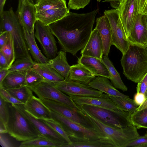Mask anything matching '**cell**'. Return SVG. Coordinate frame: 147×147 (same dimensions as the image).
Here are the masks:
<instances>
[{
  "label": "cell",
  "mask_w": 147,
  "mask_h": 147,
  "mask_svg": "<svg viewBox=\"0 0 147 147\" xmlns=\"http://www.w3.org/2000/svg\"><path fill=\"white\" fill-rule=\"evenodd\" d=\"M42 120L61 135L66 140L69 144H70L71 142L66 132L61 126L57 122L52 119H49Z\"/></svg>",
  "instance_id": "obj_39"
},
{
  "label": "cell",
  "mask_w": 147,
  "mask_h": 147,
  "mask_svg": "<svg viewBox=\"0 0 147 147\" xmlns=\"http://www.w3.org/2000/svg\"><path fill=\"white\" fill-rule=\"evenodd\" d=\"M0 97L6 102L13 104H24L13 97L7 91L0 87Z\"/></svg>",
  "instance_id": "obj_41"
},
{
  "label": "cell",
  "mask_w": 147,
  "mask_h": 147,
  "mask_svg": "<svg viewBox=\"0 0 147 147\" xmlns=\"http://www.w3.org/2000/svg\"><path fill=\"white\" fill-rule=\"evenodd\" d=\"M54 86L67 95L73 96H100L103 92L93 88L88 85L66 79L54 83Z\"/></svg>",
  "instance_id": "obj_14"
},
{
  "label": "cell",
  "mask_w": 147,
  "mask_h": 147,
  "mask_svg": "<svg viewBox=\"0 0 147 147\" xmlns=\"http://www.w3.org/2000/svg\"><path fill=\"white\" fill-rule=\"evenodd\" d=\"M145 96H146V98L147 97V90H146V91L145 94Z\"/></svg>",
  "instance_id": "obj_58"
},
{
  "label": "cell",
  "mask_w": 147,
  "mask_h": 147,
  "mask_svg": "<svg viewBox=\"0 0 147 147\" xmlns=\"http://www.w3.org/2000/svg\"><path fill=\"white\" fill-rule=\"evenodd\" d=\"M6 0H0V16L4 11L3 8Z\"/></svg>",
  "instance_id": "obj_54"
},
{
  "label": "cell",
  "mask_w": 147,
  "mask_h": 147,
  "mask_svg": "<svg viewBox=\"0 0 147 147\" xmlns=\"http://www.w3.org/2000/svg\"><path fill=\"white\" fill-rule=\"evenodd\" d=\"M5 134H0V143L3 147H15L9 138L4 135Z\"/></svg>",
  "instance_id": "obj_45"
},
{
  "label": "cell",
  "mask_w": 147,
  "mask_h": 147,
  "mask_svg": "<svg viewBox=\"0 0 147 147\" xmlns=\"http://www.w3.org/2000/svg\"><path fill=\"white\" fill-rule=\"evenodd\" d=\"M129 118L131 124L137 129H147V108L131 113Z\"/></svg>",
  "instance_id": "obj_34"
},
{
  "label": "cell",
  "mask_w": 147,
  "mask_h": 147,
  "mask_svg": "<svg viewBox=\"0 0 147 147\" xmlns=\"http://www.w3.org/2000/svg\"><path fill=\"white\" fill-rule=\"evenodd\" d=\"M121 62L127 78L138 83L147 73V45L130 43Z\"/></svg>",
  "instance_id": "obj_2"
},
{
  "label": "cell",
  "mask_w": 147,
  "mask_h": 147,
  "mask_svg": "<svg viewBox=\"0 0 147 147\" xmlns=\"http://www.w3.org/2000/svg\"><path fill=\"white\" fill-rule=\"evenodd\" d=\"M25 39L29 52L35 62L41 63H47L49 60L41 53L35 41L34 30L30 34L23 28Z\"/></svg>",
  "instance_id": "obj_26"
},
{
  "label": "cell",
  "mask_w": 147,
  "mask_h": 147,
  "mask_svg": "<svg viewBox=\"0 0 147 147\" xmlns=\"http://www.w3.org/2000/svg\"><path fill=\"white\" fill-rule=\"evenodd\" d=\"M95 77L96 76L85 66L78 63L71 66L68 78L66 79L88 85Z\"/></svg>",
  "instance_id": "obj_23"
},
{
  "label": "cell",
  "mask_w": 147,
  "mask_h": 147,
  "mask_svg": "<svg viewBox=\"0 0 147 147\" xmlns=\"http://www.w3.org/2000/svg\"><path fill=\"white\" fill-rule=\"evenodd\" d=\"M97 0L98 2H99L101 1V0Z\"/></svg>",
  "instance_id": "obj_59"
},
{
  "label": "cell",
  "mask_w": 147,
  "mask_h": 147,
  "mask_svg": "<svg viewBox=\"0 0 147 147\" xmlns=\"http://www.w3.org/2000/svg\"><path fill=\"white\" fill-rule=\"evenodd\" d=\"M34 5L36 12L67 7L65 0H37Z\"/></svg>",
  "instance_id": "obj_32"
},
{
  "label": "cell",
  "mask_w": 147,
  "mask_h": 147,
  "mask_svg": "<svg viewBox=\"0 0 147 147\" xmlns=\"http://www.w3.org/2000/svg\"><path fill=\"white\" fill-rule=\"evenodd\" d=\"M45 80V79L32 68L26 71V86L30 87L36 85Z\"/></svg>",
  "instance_id": "obj_38"
},
{
  "label": "cell",
  "mask_w": 147,
  "mask_h": 147,
  "mask_svg": "<svg viewBox=\"0 0 147 147\" xmlns=\"http://www.w3.org/2000/svg\"><path fill=\"white\" fill-rule=\"evenodd\" d=\"M47 63L64 77L65 79H67L71 66L67 62L66 52L60 50L55 57L49 60Z\"/></svg>",
  "instance_id": "obj_27"
},
{
  "label": "cell",
  "mask_w": 147,
  "mask_h": 147,
  "mask_svg": "<svg viewBox=\"0 0 147 147\" xmlns=\"http://www.w3.org/2000/svg\"><path fill=\"white\" fill-rule=\"evenodd\" d=\"M147 147V133L143 136H139L128 143L125 147Z\"/></svg>",
  "instance_id": "obj_42"
},
{
  "label": "cell",
  "mask_w": 147,
  "mask_h": 147,
  "mask_svg": "<svg viewBox=\"0 0 147 147\" xmlns=\"http://www.w3.org/2000/svg\"><path fill=\"white\" fill-rule=\"evenodd\" d=\"M26 71H15L9 72L0 84V87L6 90L26 86Z\"/></svg>",
  "instance_id": "obj_25"
},
{
  "label": "cell",
  "mask_w": 147,
  "mask_h": 147,
  "mask_svg": "<svg viewBox=\"0 0 147 147\" xmlns=\"http://www.w3.org/2000/svg\"><path fill=\"white\" fill-rule=\"evenodd\" d=\"M147 0H139V13L141 14Z\"/></svg>",
  "instance_id": "obj_51"
},
{
  "label": "cell",
  "mask_w": 147,
  "mask_h": 147,
  "mask_svg": "<svg viewBox=\"0 0 147 147\" xmlns=\"http://www.w3.org/2000/svg\"><path fill=\"white\" fill-rule=\"evenodd\" d=\"M0 17V32L6 31L10 34L13 41L16 59L30 55L23 27L12 8L4 11Z\"/></svg>",
  "instance_id": "obj_4"
},
{
  "label": "cell",
  "mask_w": 147,
  "mask_h": 147,
  "mask_svg": "<svg viewBox=\"0 0 147 147\" xmlns=\"http://www.w3.org/2000/svg\"><path fill=\"white\" fill-rule=\"evenodd\" d=\"M32 68L45 80L53 83L61 81L65 79L64 77L47 63H41L36 62Z\"/></svg>",
  "instance_id": "obj_28"
},
{
  "label": "cell",
  "mask_w": 147,
  "mask_h": 147,
  "mask_svg": "<svg viewBox=\"0 0 147 147\" xmlns=\"http://www.w3.org/2000/svg\"><path fill=\"white\" fill-rule=\"evenodd\" d=\"M94 89L104 92L113 96L129 98L128 96L121 93L114 87L109 79L107 77L98 76L94 77L88 85Z\"/></svg>",
  "instance_id": "obj_22"
},
{
  "label": "cell",
  "mask_w": 147,
  "mask_h": 147,
  "mask_svg": "<svg viewBox=\"0 0 147 147\" xmlns=\"http://www.w3.org/2000/svg\"><path fill=\"white\" fill-rule=\"evenodd\" d=\"M9 118V111L7 102L0 97V121L6 126Z\"/></svg>",
  "instance_id": "obj_40"
},
{
  "label": "cell",
  "mask_w": 147,
  "mask_h": 147,
  "mask_svg": "<svg viewBox=\"0 0 147 147\" xmlns=\"http://www.w3.org/2000/svg\"><path fill=\"white\" fill-rule=\"evenodd\" d=\"M81 109L105 124L114 127L124 128L132 124L131 113L119 109L112 111L95 106L83 105Z\"/></svg>",
  "instance_id": "obj_7"
},
{
  "label": "cell",
  "mask_w": 147,
  "mask_h": 147,
  "mask_svg": "<svg viewBox=\"0 0 147 147\" xmlns=\"http://www.w3.org/2000/svg\"><path fill=\"white\" fill-rule=\"evenodd\" d=\"M78 63L85 66L96 76H100L110 78V75L108 69L99 59L82 55L78 59Z\"/></svg>",
  "instance_id": "obj_21"
},
{
  "label": "cell",
  "mask_w": 147,
  "mask_h": 147,
  "mask_svg": "<svg viewBox=\"0 0 147 147\" xmlns=\"http://www.w3.org/2000/svg\"><path fill=\"white\" fill-rule=\"evenodd\" d=\"M127 38L130 43L147 45V26L144 15L139 14Z\"/></svg>",
  "instance_id": "obj_18"
},
{
  "label": "cell",
  "mask_w": 147,
  "mask_h": 147,
  "mask_svg": "<svg viewBox=\"0 0 147 147\" xmlns=\"http://www.w3.org/2000/svg\"><path fill=\"white\" fill-rule=\"evenodd\" d=\"M121 0H103V2H108L111 6L115 9H117L119 5Z\"/></svg>",
  "instance_id": "obj_49"
},
{
  "label": "cell",
  "mask_w": 147,
  "mask_h": 147,
  "mask_svg": "<svg viewBox=\"0 0 147 147\" xmlns=\"http://www.w3.org/2000/svg\"><path fill=\"white\" fill-rule=\"evenodd\" d=\"M40 100L50 110L85 127L93 129L90 122L83 115L81 110L78 111L64 104L54 100L46 99Z\"/></svg>",
  "instance_id": "obj_12"
},
{
  "label": "cell",
  "mask_w": 147,
  "mask_h": 147,
  "mask_svg": "<svg viewBox=\"0 0 147 147\" xmlns=\"http://www.w3.org/2000/svg\"><path fill=\"white\" fill-rule=\"evenodd\" d=\"M115 147L109 138L105 137L98 139L86 141L71 142L64 147Z\"/></svg>",
  "instance_id": "obj_30"
},
{
  "label": "cell",
  "mask_w": 147,
  "mask_h": 147,
  "mask_svg": "<svg viewBox=\"0 0 147 147\" xmlns=\"http://www.w3.org/2000/svg\"><path fill=\"white\" fill-rule=\"evenodd\" d=\"M69 12L67 7L42 11L36 12V19L49 26L62 18Z\"/></svg>",
  "instance_id": "obj_24"
},
{
  "label": "cell",
  "mask_w": 147,
  "mask_h": 147,
  "mask_svg": "<svg viewBox=\"0 0 147 147\" xmlns=\"http://www.w3.org/2000/svg\"><path fill=\"white\" fill-rule=\"evenodd\" d=\"M80 54L82 56L102 60L103 55V42L99 32L95 28L93 30L87 43L81 50Z\"/></svg>",
  "instance_id": "obj_17"
},
{
  "label": "cell",
  "mask_w": 147,
  "mask_h": 147,
  "mask_svg": "<svg viewBox=\"0 0 147 147\" xmlns=\"http://www.w3.org/2000/svg\"><path fill=\"white\" fill-rule=\"evenodd\" d=\"M20 1H24V0H20Z\"/></svg>",
  "instance_id": "obj_60"
},
{
  "label": "cell",
  "mask_w": 147,
  "mask_h": 147,
  "mask_svg": "<svg viewBox=\"0 0 147 147\" xmlns=\"http://www.w3.org/2000/svg\"><path fill=\"white\" fill-rule=\"evenodd\" d=\"M9 33L6 31L0 32V49L7 42Z\"/></svg>",
  "instance_id": "obj_47"
},
{
  "label": "cell",
  "mask_w": 147,
  "mask_h": 147,
  "mask_svg": "<svg viewBox=\"0 0 147 147\" xmlns=\"http://www.w3.org/2000/svg\"><path fill=\"white\" fill-rule=\"evenodd\" d=\"M90 0H69L68 8L73 10L83 9L90 3Z\"/></svg>",
  "instance_id": "obj_43"
},
{
  "label": "cell",
  "mask_w": 147,
  "mask_h": 147,
  "mask_svg": "<svg viewBox=\"0 0 147 147\" xmlns=\"http://www.w3.org/2000/svg\"><path fill=\"white\" fill-rule=\"evenodd\" d=\"M7 133L6 126L1 121H0V134Z\"/></svg>",
  "instance_id": "obj_52"
},
{
  "label": "cell",
  "mask_w": 147,
  "mask_h": 147,
  "mask_svg": "<svg viewBox=\"0 0 147 147\" xmlns=\"http://www.w3.org/2000/svg\"><path fill=\"white\" fill-rule=\"evenodd\" d=\"M16 15L22 27L31 34L34 30L36 19L35 5L28 0H19Z\"/></svg>",
  "instance_id": "obj_15"
},
{
  "label": "cell",
  "mask_w": 147,
  "mask_h": 147,
  "mask_svg": "<svg viewBox=\"0 0 147 147\" xmlns=\"http://www.w3.org/2000/svg\"><path fill=\"white\" fill-rule=\"evenodd\" d=\"M95 28L99 32L103 42V55H108L112 45V34L109 20L105 15L98 18L96 20Z\"/></svg>",
  "instance_id": "obj_20"
},
{
  "label": "cell",
  "mask_w": 147,
  "mask_h": 147,
  "mask_svg": "<svg viewBox=\"0 0 147 147\" xmlns=\"http://www.w3.org/2000/svg\"><path fill=\"white\" fill-rule=\"evenodd\" d=\"M82 113L92 128L103 136L110 139L115 147H125L140 136L137 128L131 124L124 128H116L107 125L81 109Z\"/></svg>",
  "instance_id": "obj_3"
},
{
  "label": "cell",
  "mask_w": 147,
  "mask_h": 147,
  "mask_svg": "<svg viewBox=\"0 0 147 147\" xmlns=\"http://www.w3.org/2000/svg\"><path fill=\"white\" fill-rule=\"evenodd\" d=\"M101 61L105 65L110 73L109 79L114 87L123 91H127V87L123 83L119 74L115 68L108 55H104Z\"/></svg>",
  "instance_id": "obj_29"
},
{
  "label": "cell",
  "mask_w": 147,
  "mask_h": 147,
  "mask_svg": "<svg viewBox=\"0 0 147 147\" xmlns=\"http://www.w3.org/2000/svg\"><path fill=\"white\" fill-rule=\"evenodd\" d=\"M146 99L145 94L142 93L136 92L134 97V100L138 106L144 102Z\"/></svg>",
  "instance_id": "obj_46"
},
{
  "label": "cell",
  "mask_w": 147,
  "mask_h": 147,
  "mask_svg": "<svg viewBox=\"0 0 147 147\" xmlns=\"http://www.w3.org/2000/svg\"><path fill=\"white\" fill-rule=\"evenodd\" d=\"M18 109L29 120L36 130L39 136L44 137L64 147L69 143L60 134L45 123L42 119L32 116L24 109V104H14Z\"/></svg>",
  "instance_id": "obj_10"
},
{
  "label": "cell",
  "mask_w": 147,
  "mask_h": 147,
  "mask_svg": "<svg viewBox=\"0 0 147 147\" xmlns=\"http://www.w3.org/2000/svg\"><path fill=\"white\" fill-rule=\"evenodd\" d=\"M104 15L107 18L110 25L112 34V45H114L124 54L130 44L127 39L117 9L105 10Z\"/></svg>",
  "instance_id": "obj_9"
},
{
  "label": "cell",
  "mask_w": 147,
  "mask_h": 147,
  "mask_svg": "<svg viewBox=\"0 0 147 147\" xmlns=\"http://www.w3.org/2000/svg\"><path fill=\"white\" fill-rule=\"evenodd\" d=\"M146 23V25L147 26V14L146 15H144Z\"/></svg>",
  "instance_id": "obj_57"
},
{
  "label": "cell",
  "mask_w": 147,
  "mask_h": 147,
  "mask_svg": "<svg viewBox=\"0 0 147 147\" xmlns=\"http://www.w3.org/2000/svg\"><path fill=\"white\" fill-rule=\"evenodd\" d=\"M6 90L13 97L24 104L33 96V92L26 86Z\"/></svg>",
  "instance_id": "obj_35"
},
{
  "label": "cell",
  "mask_w": 147,
  "mask_h": 147,
  "mask_svg": "<svg viewBox=\"0 0 147 147\" xmlns=\"http://www.w3.org/2000/svg\"><path fill=\"white\" fill-rule=\"evenodd\" d=\"M147 108V97L144 102L138 107L137 111H140Z\"/></svg>",
  "instance_id": "obj_53"
},
{
  "label": "cell",
  "mask_w": 147,
  "mask_h": 147,
  "mask_svg": "<svg viewBox=\"0 0 147 147\" xmlns=\"http://www.w3.org/2000/svg\"><path fill=\"white\" fill-rule=\"evenodd\" d=\"M31 3L35 5L37 0H28Z\"/></svg>",
  "instance_id": "obj_56"
},
{
  "label": "cell",
  "mask_w": 147,
  "mask_h": 147,
  "mask_svg": "<svg viewBox=\"0 0 147 147\" xmlns=\"http://www.w3.org/2000/svg\"><path fill=\"white\" fill-rule=\"evenodd\" d=\"M138 5L139 0H121L117 9L127 38L138 19Z\"/></svg>",
  "instance_id": "obj_13"
},
{
  "label": "cell",
  "mask_w": 147,
  "mask_h": 147,
  "mask_svg": "<svg viewBox=\"0 0 147 147\" xmlns=\"http://www.w3.org/2000/svg\"><path fill=\"white\" fill-rule=\"evenodd\" d=\"M98 11L97 8L85 13L69 11L62 18L49 26L62 50L75 55L85 47Z\"/></svg>",
  "instance_id": "obj_1"
},
{
  "label": "cell",
  "mask_w": 147,
  "mask_h": 147,
  "mask_svg": "<svg viewBox=\"0 0 147 147\" xmlns=\"http://www.w3.org/2000/svg\"><path fill=\"white\" fill-rule=\"evenodd\" d=\"M33 60L31 55L24 58L16 59L10 68L9 72L22 70H27L32 68L35 63Z\"/></svg>",
  "instance_id": "obj_37"
},
{
  "label": "cell",
  "mask_w": 147,
  "mask_h": 147,
  "mask_svg": "<svg viewBox=\"0 0 147 147\" xmlns=\"http://www.w3.org/2000/svg\"><path fill=\"white\" fill-rule=\"evenodd\" d=\"M20 147H61V145L44 137L38 136L33 139L22 142Z\"/></svg>",
  "instance_id": "obj_33"
},
{
  "label": "cell",
  "mask_w": 147,
  "mask_h": 147,
  "mask_svg": "<svg viewBox=\"0 0 147 147\" xmlns=\"http://www.w3.org/2000/svg\"><path fill=\"white\" fill-rule=\"evenodd\" d=\"M50 113L52 119L61 126L71 142L94 140L106 137L94 129L85 127L52 111L50 110Z\"/></svg>",
  "instance_id": "obj_6"
},
{
  "label": "cell",
  "mask_w": 147,
  "mask_h": 147,
  "mask_svg": "<svg viewBox=\"0 0 147 147\" xmlns=\"http://www.w3.org/2000/svg\"><path fill=\"white\" fill-rule=\"evenodd\" d=\"M71 97L74 103L80 107L83 105H88L98 107L112 111L119 109L116 104L107 94H103L99 97L82 96Z\"/></svg>",
  "instance_id": "obj_16"
},
{
  "label": "cell",
  "mask_w": 147,
  "mask_h": 147,
  "mask_svg": "<svg viewBox=\"0 0 147 147\" xmlns=\"http://www.w3.org/2000/svg\"><path fill=\"white\" fill-rule=\"evenodd\" d=\"M34 29L35 36L40 43L45 56L49 60L55 57L58 52L57 42L49 26L37 20Z\"/></svg>",
  "instance_id": "obj_11"
},
{
  "label": "cell",
  "mask_w": 147,
  "mask_h": 147,
  "mask_svg": "<svg viewBox=\"0 0 147 147\" xmlns=\"http://www.w3.org/2000/svg\"><path fill=\"white\" fill-rule=\"evenodd\" d=\"M147 90V73L138 83L136 87L137 92L142 93L145 94Z\"/></svg>",
  "instance_id": "obj_44"
},
{
  "label": "cell",
  "mask_w": 147,
  "mask_h": 147,
  "mask_svg": "<svg viewBox=\"0 0 147 147\" xmlns=\"http://www.w3.org/2000/svg\"><path fill=\"white\" fill-rule=\"evenodd\" d=\"M108 96L120 110L132 113L136 111L138 107L134 99L129 98Z\"/></svg>",
  "instance_id": "obj_31"
},
{
  "label": "cell",
  "mask_w": 147,
  "mask_h": 147,
  "mask_svg": "<svg viewBox=\"0 0 147 147\" xmlns=\"http://www.w3.org/2000/svg\"><path fill=\"white\" fill-rule=\"evenodd\" d=\"M9 118L6 125L7 133L19 141L30 140L39 136L35 128L15 107L7 103Z\"/></svg>",
  "instance_id": "obj_5"
},
{
  "label": "cell",
  "mask_w": 147,
  "mask_h": 147,
  "mask_svg": "<svg viewBox=\"0 0 147 147\" xmlns=\"http://www.w3.org/2000/svg\"><path fill=\"white\" fill-rule=\"evenodd\" d=\"M10 67L7 59L3 54L0 52V69H9Z\"/></svg>",
  "instance_id": "obj_48"
},
{
  "label": "cell",
  "mask_w": 147,
  "mask_h": 147,
  "mask_svg": "<svg viewBox=\"0 0 147 147\" xmlns=\"http://www.w3.org/2000/svg\"><path fill=\"white\" fill-rule=\"evenodd\" d=\"M25 110L35 118L40 119H52L50 110L39 98L33 96L24 104Z\"/></svg>",
  "instance_id": "obj_19"
},
{
  "label": "cell",
  "mask_w": 147,
  "mask_h": 147,
  "mask_svg": "<svg viewBox=\"0 0 147 147\" xmlns=\"http://www.w3.org/2000/svg\"><path fill=\"white\" fill-rule=\"evenodd\" d=\"M141 14L142 15L147 14V0L145 3Z\"/></svg>",
  "instance_id": "obj_55"
},
{
  "label": "cell",
  "mask_w": 147,
  "mask_h": 147,
  "mask_svg": "<svg viewBox=\"0 0 147 147\" xmlns=\"http://www.w3.org/2000/svg\"><path fill=\"white\" fill-rule=\"evenodd\" d=\"M29 88L40 99L54 100L64 104L78 111L81 110V108L74 103L71 96L55 87L53 83L45 80L36 85Z\"/></svg>",
  "instance_id": "obj_8"
},
{
  "label": "cell",
  "mask_w": 147,
  "mask_h": 147,
  "mask_svg": "<svg viewBox=\"0 0 147 147\" xmlns=\"http://www.w3.org/2000/svg\"><path fill=\"white\" fill-rule=\"evenodd\" d=\"M9 72V69H0V84L2 82Z\"/></svg>",
  "instance_id": "obj_50"
},
{
  "label": "cell",
  "mask_w": 147,
  "mask_h": 147,
  "mask_svg": "<svg viewBox=\"0 0 147 147\" xmlns=\"http://www.w3.org/2000/svg\"><path fill=\"white\" fill-rule=\"evenodd\" d=\"M0 52L5 57L10 67L15 61L16 56L13 40L10 33L7 42L0 49Z\"/></svg>",
  "instance_id": "obj_36"
}]
</instances>
